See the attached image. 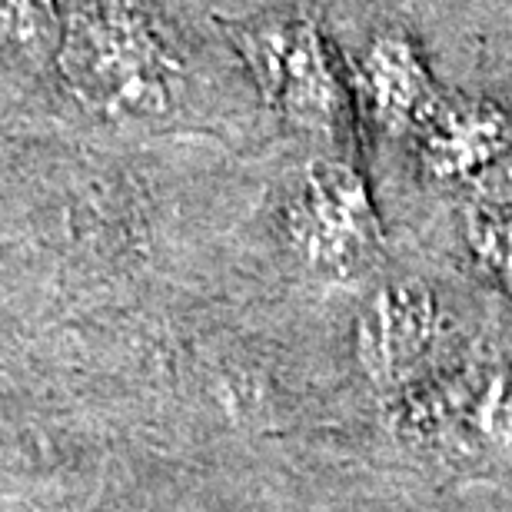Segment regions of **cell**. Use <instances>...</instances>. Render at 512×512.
<instances>
[{"label": "cell", "mask_w": 512, "mask_h": 512, "mask_svg": "<svg viewBox=\"0 0 512 512\" xmlns=\"http://www.w3.org/2000/svg\"><path fill=\"white\" fill-rule=\"evenodd\" d=\"M366 87H370L373 107L393 127L416 124L433 114L436 97L423 64L416 60L413 47L399 37L376 40L366 57Z\"/></svg>", "instance_id": "277c9868"}, {"label": "cell", "mask_w": 512, "mask_h": 512, "mask_svg": "<svg viewBox=\"0 0 512 512\" xmlns=\"http://www.w3.org/2000/svg\"><path fill=\"white\" fill-rule=\"evenodd\" d=\"M433 333V303L416 286L383 290L363 316V343L376 366H403Z\"/></svg>", "instance_id": "8992f818"}, {"label": "cell", "mask_w": 512, "mask_h": 512, "mask_svg": "<svg viewBox=\"0 0 512 512\" xmlns=\"http://www.w3.org/2000/svg\"><path fill=\"white\" fill-rule=\"evenodd\" d=\"M293 237L320 266H350L373 247V213L363 183L346 167L313 170L293 203Z\"/></svg>", "instance_id": "3957f363"}, {"label": "cell", "mask_w": 512, "mask_h": 512, "mask_svg": "<svg viewBox=\"0 0 512 512\" xmlns=\"http://www.w3.org/2000/svg\"><path fill=\"white\" fill-rule=\"evenodd\" d=\"M426 153L433 167L463 173L486 163L506 143V117L489 104H453L433 107L426 117Z\"/></svg>", "instance_id": "5b68a950"}, {"label": "cell", "mask_w": 512, "mask_h": 512, "mask_svg": "<svg viewBox=\"0 0 512 512\" xmlns=\"http://www.w3.org/2000/svg\"><path fill=\"white\" fill-rule=\"evenodd\" d=\"M483 247L506 273H512V210L489 213L483 220Z\"/></svg>", "instance_id": "ba28073f"}, {"label": "cell", "mask_w": 512, "mask_h": 512, "mask_svg": "<svg viewBox=\"0 0 512 512\" xmlns=\"http://www.w3.org/2000/svg\"><path fill=\"white\" fill-rule=\"evenodd\" d=\"M57 67L90 110L160 117L177 94V57L137 0H77L64 10Z\"/></svg>", "instance_id": "6da1fadb"}, {"label": "cell", "mask_w": 512, "mask_h": 512, "mask_svg": "<svg viewBox=\"0 0 512 512\" xmlns=\"http://www.w3.org/2000/svg\"><path fill=\"white\" fill-rule=\"evenodd\" d=\"M64 14L54 0H0V54L37 64L57 57Z\"/></svg>", "instance_id": "52a82bcc"}, {"label": "cell", "mask_w": 512, "mask_h": 512, "mask_svg": "<svg viewBox=\"0 0 512 512\" xmlns=\"http://www.w3.org/2000/svg\"><path fill=\"white\" fill-rule=\"evenodd\" d=\"M237 47L260 84L266 104L310 130H336L346 114V94L320 30L300 17H270L247 24Z\"/></svg>", "instance_id": "7a4b0ae2"}]
</instances>
